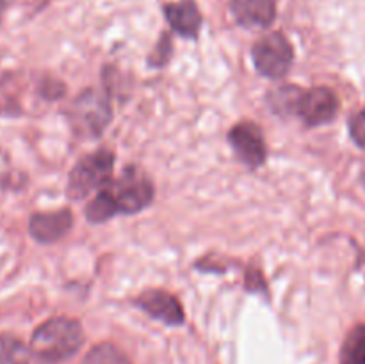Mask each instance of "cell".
Here are the masks:
<instances>
[{
    "label": "cell",
    "mask_w": 365,
    "mask_h": 364,
    "mask_svg": "<svg viewBox=\"0 0 365 364\" xmlns=\"http://www.w3.org/2000/svg\"><path fill=\"white\" fill-rule=\"evenodd\" d=\"M84 332L78 321L70 318H52L36 328L31 339V352L41 363H61L81 350Z\"/></svg>",
    "instance_id": "1"
},
{
    "label": "cell",
    "mask_w": 365,
    "mask_h": 364,
    "mask_svg": "<svg viewBox=\"0 0 365 364\" xmlns=\"http://www.w3.org/2000/svg\"><path fill=\"white\" fill-rule=\"evenodd\" d=\"M114 153L102 148L78 161L68 178V196L81 200L113 181Z\"/></svg>",
    "instance_id": "2"
},
{
    "label": "cell",
    "mask_w": 365,
    "mask_h": 364,
    "mask_svg": "<svg viewBox=\"0 0 365 364\" xmlns=\"http://www.w3.org/2000/svg\"><path fill=\"white\" fill-rule=\"evenodd\" d=\"M114 200L118 213L134 214L148 207L153 200V184L139 168H125L118 181L106 186Z\"/></svg>",
    "instance_id": "3"
},
{
    "label": "cell",
    "mask_w": 365,
    "mask_h": 364,
    "mask_svg": "<svg viewBox=\"0 0 365 364\" xmlns=\"http://www.w3.org/2000/svg\"><path fill=\"white\" fill-rule=\"evenodd\" d=\"M292 59L294 52L291 43L280 32H271L253 45V63L264 77H284L291 68Z\"/></svg>",
    "instance_id": "4"
},
{
    "label": "cell",
    "mask_w": 365,
    "mask_h": 364,
    "mask_svg": "<svg viewBox=\"0 0 365 364\" xmlns=\"http://www.w3.org/2000/svg\"><path fill=\"white\" fill-rule=\"evenodd\" d=\"M110 120L109 100L96 89L78 95L73 103V121L89 134H100Z\"/></svg>",
    "instance_id": "5"
},
{
    "label": "cell",
    "mask_w": 365,
    "mask_h": 364,
    "mask_svg": "<svg viewBox=\"0 0 365 364\" xmlns=\"http://www.w3.org/2000/svg\"><path fill=\"white\" fill-rule=\"evenodd\" d=\"M339 111V98L330 88H317L303 91L302 98L298 103V113L299 118L305 121L309 127H317L327 121L334 120L335 114Z\"/></svg>",
    "instance_id": "6"
},
{
    "label": "cell",
    "mask_w": 365,
    "mask_h": 364,
    "mask_svg": "<svg viewBox=\"0 0 365 364\" xmlns=\"http://www.w3.org/2000/svg\"><path fill=\"white\" fill-rule=\"evenodd\" d=\"M228 139H230L232 148L235 150L239 159L248 166L257 168L266 161V141H264L262 131L257 123L241 121L232 128Z\"/></svg>",
    "instance_id": "7"
},
{
    "label": "cell",
    "mask_w": 365,
    "mask_h": 364,
    "mask_svg": "<svg viewBox=\"0 0 365 364\" xmlns=\"http://www.w3.org/2000/svg\"><path fill=\"white\" fill-rule=\"evenodd\" d=\"M135 305L166 325H182L185 320L180 302L171 293L160 291V289L143 291L135 298Z\"/></svg>",
    "instance_id": "8"
},
{
    "label": "cell",
    "mask_w": 365,
    "mask_h": 364,
    "mask_svg": "<svg viewBox=\"0 0 365 364\" xmlns=\"http://www.w3.org/2000/svg\"><path fill=\"white\" fill-rule=\"evenodd\" d=\"M230 9L237 24L248 29L269 27L277 16L274 0H230Z\"/></svg>",
    "instance_id": "9"
},
{
    "label": "cell",
    "mask_w": 365,
    "mask_h": 364,
    "mask_svg": "<svg viewBox=\"0 0 365 364\" xmlns=\"http://www.w3.org/2000/svg\"><path fill=\"white\" fill-rule=\"evenodd\" d=\"M73 223V216L68 209L57 213H36L29 221V232L39 243H53L63 238Z\"/></svg>",
    "instance_id": "10"
},
{
    "label": "cell",
    "mask_w": 365,
    "mask_h": 364,
    "mask_svg": "<svg viewBox=\"0 0 365 364\" xmlns=\"http://www.w3.org/2000/svg\"><path fill=\"white\" fill-rule=\"evenodd\" d=\"M168 24L171 25L175 32H178L184 38H196L202 27V14L195 0H180V2L168 4L164 7Z\"/></svg>",
    "instance_id": "11"
},
{
    "label": "cell",
    "mask_w": 365,
    "mask_h": 364,
    "mask_svg": "<svg viewBox=\"0 0 365 364\" xmlns=\"http://www.w3.org/2000/svg\"><path fill=\"white\" fill-rule=\"evenodd\" d=\"M302 95V88H296V86H280V88H277L274 91H271L267 95V103H269L274 113L289 116V114L298 113V103Z\"/></svg>",
    "instance_id": "12"
},
{
    "label": "cell",
    "mask_w": 365,
    "mask_h": 364,
    "mask_svg": "<svg viewBox=\"0 0 365 364\" xmlns=\"http://www.w3.org/2000/svg\"><path fill=\"white\" fill-rule=\"evenodd\" d=\"M341 364H365V323L356 325L341 350Z\"/></svg>",
    "instance_id": "13"
},
{
    "label": "cell",
    "mask_w": 365,
    "mask_h": 364,
    "mask_svg": "<svg viewBox=\"0 0 365 364\" xmlns=\"http://www.w3.org/2000/svg\"><path fill=\"white\" fill-rule=\"evenodd\" d=\"M31 350L14 335H0V364H31Z\"/></svg>",
    "instance_id": "14"
},
{
    "label": "cell",
    "mask_w": 365,
    "mask_h": 364,
    "mask_svg": "<svg viewBox=\"0 0 365 364\" xmlns=\"http://www.w3.org/2000/svg\"><path fill=\"white\" fill-rule=\"evenodd\" d=\"M84 364H130V360L118 346L110 343H100L95 348L89 350Z\"/></svg>",
    "instance_id": "15"
},
{
    "label": "cell",
    "mask_w": 365,
    "mask_h": 364,
    "mask_svg": "<svg viewBox=\"0 0 365 364\" xmlns=\"http://www.w3.org/2000/svg\"><path fill=\"white\" fill-rule=\"evenodd\" d=\"M349 134H351L353 141L365 150V109L356 113L349 120Z\"/></svg>",
    "instance_id": "16"
},
{
    "label": "cell",
    "mask_w": 365,
    "mask_h": 364,
    "mask_svg": "<svg viewBox=\"0 0 365 364\" xmlns=\"http://www.w3.org/2000/svg\"><path fill=\"white\" fill-rule=\"evenodd\" d=\"M170 52H171V41L168 39V36L164 34L163 39H160L159 46H157V50L153 52V57L150 59V63H155V64H164L168 61V57H170Z\"/></svg>",
    "instance_id": "17"
},
{
    "label": "cell",
    "mask_w": 365,
    "mask_h": 364,
    "mask_svg": "<svg viewBox=\"0 0 365 364\" xmlns=\"http://www.w3.org/2000/svg\"><path fill=\"white\" fill-rule=\"evenodd\" d=\"M246 288H248L250 291H264V289H266V284H264V278L259 270L250 271L248 277H246Z\"/></svg>",
    "instance_id": "18"
}]
</instances>
